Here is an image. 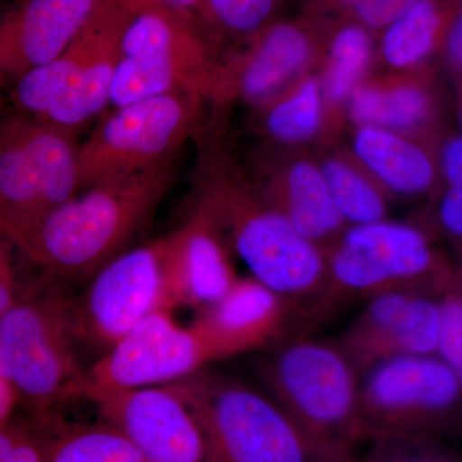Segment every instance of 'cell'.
Returning a JSON list of instances; mask_svg holds the SVG:
<instances>
[{"label": "cell", "instance_id": "obj_1", "mask_svg": "<svg viewBox=\"0 0 462 462\" xmlns=\"http://www.w3.org/2000/svg\"><path fill=\"white\" fill-rule=\"evenodd\" d=\"M173 179L175 161L80 191L23 233L16 247L50 275L90 279L129 249L156 214Z\"/></svg>", "mask_w": 462, "mask_h": 462}, {"label": "cell", "instance_id": "obj_2", "mask_svg": "<svg viewBox=\"0 0 462 462\" xmlns=\"http://www.w3.org/2000/svg\"><path fill=\"white\" fill-rule=\"evenodd\" d=\"M256 370L263 391L322 455L354 457L367 440L361 375L338 343L296 334L267 348Z\"/></svg>", "mask_w": 462, "mask_h": 462}, {"label": "cell", "instance_id": "obj_3", "mask_svg": "<svg viewBox=\"0 0 462 462\" xmlns=\"http://www.w3.org/2000/svg\"><path fill=\"white\" fill-rule=\"evenodd\" d=\"M67 297L44 284L25 285L0 319V375L36 420L88 397L89 375L75 352Z\"/></svg>", "mask_w": 462, "mask_h": 462}, {"label": "cell", "instance_id": "obj_4", "mask_svg": "<svg viewBox=\"0 0 462 462\" xmlns=\"http://www.w3.org/2000/svg\"><path fill=\"white\" fill-rule=\"evenodd\" d=\"M202 208L216 226L229 231L234 251L252 278L284 298L305 320L334 305L327 252L298 233L276 207L220 188Z\"/></svg>", "mask_w": 462, "mask_h": 462}, {"label": "cell", "instance_id": "obj_5", "mask_svg": "<svg viewBox=\"0 0 462 462\" xmlns=\"http://www.w3.org/2000/svg\"><path fill=\"white\" fill-rule=\"evenodd\" d=\"M171 385L205 430L207 462H305L327 456L263 389L205 369Z\"/></svg>", "mask_w": 462, "mask_h": 462}, {"label": "cell", "instance_id": "obj_6", "mask_svg": "<svg viewBox=\"0 0 462 462\" xmlns=\"http://www.w3.org/2000/svg\"><path fill=\"white\" fill-rule=\"evenodd\" d=\"M327 261L334 303L392 291L443 297L461 281L421 230L385 220L349 226Z\"/></svg>", "mask_w": 462, "mask_h": 462}, {"label": "cell", "instance_id": "obj_7", "mask_svg": "<svg viewBox=\"0 0 462 462\" xmlns=\"http://www.w3.org/2000/svg\"><path fill=\"white\" fill-rule=\"evenodd\" d=\"M199 93L175 91L112 108L79 145L80 191L175 161L194 127Z\"/></svg>", "mask_w": 462, "mask_h": 462}, {"label": "cell", "instance_id": "obj_8", "mask_svg": "<svg viewBox=\"0 0 462 462\" xmlns=\"http://www.w3.org/2000/svg\"><path fill=\"white\" fill-rule=\"evenodd\" d=\"M190 17L161 0H136L121 36L112 108L175 91L205 90V48Z\"/></svg>", "mask_w": 462, "mask_h": 462}, {"label": "cell", "instance_id": "obj_9", "mask_svg": "<svg viewBox=\"0 0 462 462\" xmlns=\"http://www.w3.org/2000/svg\"><path fill=\"white\" fill-rule=\"evenodd\" d=\"M74 133L16 114L0 123V207L9 238L80 193Z\"/></svg>", "mask_w": 462, "mask_h": 462}, {"label": "cell", "instance_id": "obj_10", "mask_svg": "<svg viewBox=\"0 0 462 462\" xmlns=\"http://www.w3.org/2000/svg\"><path fill=\"white\" fill-rule=\"evenodd\" d=\"M360 411L367 440L438 439L461 419L462 388L437 355L388 358L361 374Z\"/></svg>", "mask_w": 462, "mask_h": 462}, {"label": "cell", "instance_id": "obj_11", "mask_svg": "<svg viewBox=\"0 0 462 462\" xmlns=\"http://www.w3.org/2000/svg\"><path fill=\"white\" fill-rule=\"evenodd\" d=\"M76 297H67L75 340L109 351L147 316L166 306L163 236L112 258ZM172 312V311H171Z\"/></svg>", "mask_w": 462, "mask_h": 462}, {"label": "cell", "instance_id": "obj_12", "mask_svg": "<svg viewBox=\"0 0 462 462\" xmlns=\"http://www.w3.org/2000/svg\"><path fill=\"white\" fill-rule=\"evenodd\" d=\"M214 361L199 331L191 325L181 327L171 311L160 310L139 322L88 370L89 389L171 384Z\"/></svg>", "mask_w": 462, "mask_h": 462}, {"label": "cell", "instance_id": "obj_13", "mask_svg": "<svg viewBox=\"0 0 462 462\" xmlns=\"http://www.w3.org/2000/svg\"><path fill=\"white\" fill-rule=\"evenodd\" d=\"M100 420L121 431L147 462H207L208 442L196 413L171 384L89 389Z\"/></svg>", "mask_w": 462, "mask_h": 462}, {"label": "cell", "instance_id": "obj_14", "mask_svg": "<svg viewBox=\"0 0 462 462\" xmlns=\"http://www.w3.org/2000/svg\"><path fill=\"white\" fill-rule=\"evenodd\" d=\"M442 331V297L392 291L366 300L338 343L363 374L401 356L437 355Z\"/></svg>", "mask_w": 462, "mask_h": 462}, {"label": "cell", "instance_id": "obj_15", "mask_svg": "<svg viewBox=\"0 0 462 462\" xmlns=\"http://www.w3.org/2000/svg\"><path fill=\"white\" fill-rule=\"evenodd\" d=\"M305 320L284 298L254 278L238 279L218 302L200 310L191 327L215 361L267 349L296 336Z\"/></svg>", "mask_w": 462, "mask_h": 462}, {"label": "cell", "instance_id": "obj_16", "mask_svg": "<svg viewBox=\"0 0 462 462\" xmlns=\"http://www.w3.org/2000/svg\"><path fill=\"white\" fill-rule=\"evenodd\" d=\"M111 0H17L0 17V90L56 60Z\"/></svg>", "mask_w": 462, "mask_h": 462}, {"label": "cell", "instance_id": "obj_17", "mask_svg": "<svg viewBox=\"0 0 462 462\" xmlns=\"http://www.w3.org/2000/svg\"><path fill=\"white\" fill-rule=\"evenodd\" d=\"M166 306L205 310L218 302L236 278L217 227L205 209L163 236Z\"/></svg>", "mask_w": 462, "mask_h": 462}, {"label": "cell", "instance_id": "obj_18", "mask_svg": "<svg viewBox=\"0 0 462 462\" xmlns=\"http://www.w3.org/2000/svg\"><path fill=\"white\" fill-rule=\"evenodd\" d=\"M135 2L111 0L90 18L87 60L65 93L39 121L75 134L109 106L121 36Z\"/></svg>", "mask_w": 462, "mask_h": 462}, {"label": "cell", "instance_id": "obj_19", "mask_svg": "<svg viewBox=\"0 0 462 462\" xmlns=\"http://www.w3.org/2000/svg\"><path fill=\"white\" fill-rule=\"evenodd\" d=\"M310 53L309 39L297 27H270L231 74L230 90L252 102L267 98L306 65Z\"/></svg>", "mask_w": 462, "mask_h": 462}, {"label": "cell", "instance_id": "obj_20", "mask_svg": "<svg viewBox=\"0 0 462 462\" xmlns=\"http://www.w3.org/2000/svg\"><path fill=\"white\" fill-rule=\"evenodd\" d=\"M355 151L379 180L396 193L420 194L430 189L434 180L433 165L427 153L389 130L361 127L356 134Z\"/></svg>", "mask_w": 462, "mask_h": 462}, {"label": "cell", "instance_id": "obj_21", "mask_svg": "<svg viewBox=\"0 0 462 462\" xmlns=\"http://www.w3.org/2000/svg\"><path fill=\"white\" fill-rule=\"evenodd\" d=\"M276 208L298 233L324 249L342 236L345 220L331 199L322 170L309 162L291 167Z\"/></svg>", "mask_w": 462, "mask_h": 462}, {"label": "cell", "instance_id": "obj_22", "mask_svg": "<svg viewBox=\"0 0 462 462\" xmlns=\"http://www.w3.org/2000/svg\"><path fill=\"white\" fill-rule=\"evenodd\" d=\"M42 421L47 430L48 462H147L108 422L69 425L58 418Z\"/></svg>", "mask_w": 462, "mask_h": 462}, {"label": "cell", "instance_id": "obj_23", "mask_svg": "<svg viewBox=\"0 0 462 462\" xmlns=\"http://www.w3.org/2000/svg\"><path fill=\"white\" fill-rule=\"evenodd\" d=\"M430 99L420 88L406 85L391 90L364 88L352 96L351 115L363 126L412 129L430 114Z\"/></svg>", "mask_w": 462, "mask_h": 462}, {"label": "cell", "instance_id": "obj_24", "mask_svg": "<svg viewBox=\"0 0 462 462\" xmlns=\"http://www.w3.org/2000/svg\"><path fill=\"white\" fill-rule=\"evenodd\" d=\"M440 27V12L434 0H418L388 26L383 54L389 65L410 67L433 50Z\"/></svg>", "mask_w": 462, "mask_h": 462}, {"label": "cell", "instance_id": "obj_25", "mask_svg": "<svg viewBox=\"0 0 462 462\" xmlns=\"http://www.w3.org/2000/svg\"><path fill=\"white\" fill-rule=\"evenodd\" d=\"M331 199L346 224L364 225L384 220L387 206L380 191L360 173L340 161L322 167Z\"/></svg>", "mask_w": 462, "mask_h": 462}, {"label": "cell", "instance_id": "obj_26", "mask_svg": "<svg viewBox=\"0 0 462 462\" xmlns=\"http://www.w3.org/2000/svg\"><path fill=\"white\" fill-rule=\"evenodd\" d=\"M270 135L285 143L305 142L314 136L321 123L320 87L307 80L289 98L276 103L266 116Z\"/></svg>", "mask_w": 462, "mask_h": 462}, {"label": "cell", "instance_id": "obj_27", "mask_svg": "<svg viewBox=\"0 0 462 462\" xmlns=\"http://www.w3.org/2000/svg\"><path fill=\"white\" fill-rule=\"evenodd\" d=\"M372 44L361 27L340 30L331 45L329 69L327 74L328 97L340 102L354 90L356 83L369 63Z\"/></svg>", "mask_w": 462, "mask_h": 462}, {"label": "cell", "instance_id": "obj_28", "mask_svg": "<svg viewBox=\"0 0 462 462\" xmlns=\"http://www.w3.org/2000/svg\"><path fill=\"white\" fill-rule=\"evenodd\" d=\"M369 440L372 448L363 462H462L433 438L378 436Z\"/></svg>", "mask_w": 462, "mask_h": 462}, {"label": "cell", "instance_id": "obj_29", "mask_svg": "<svg viewBox=\"0 0 462 462\" xmlns=\"http://www.w3.org/2000/svg\"><path fill=\"white\" fill-rule=\"evenodd\" d=\"M0 462H48L44 422H0Z\"/></svg>", "mask_w": 462, "mask_h": 462}, {"label": "cell", "instance_id": "obj_30", "mask_svg": "<svg viewBox=\"0 0 462 462\" xmlns=\"http://www.w3.org/2000/svg\"><path fill=\"white\" fill-rule=\"evenodd\" d=\"M225 29L248 33L263 25L273 11V0H200Z\"/></svg>", "mask_w": 462, "mask_h": 462}, {"label": "cell", "instance_id": "obj_31", "mask_svg": "<svg viewBox=\"0 0 462 462\" xmlns=\"http://www.w3.org/2000/svg\"><path fill=\"white\" fill-rule=\"evenodd\" d=\"M437 356L462 388V300L456 289L442 297V331Z\"/></svg>", "mask_w": 462, "mask_h": 462}, {"label": "cell", "instance_id": "obj_32", "mask_svg": "<svg viewBox=\"0 0 462 462\" xmlns=\"http://www.w3.org/2000/svg\"><path fill=\"white\" fill-rule=\"evenodd\" d=\"M16 251L12 240L0 236V319L17 302L25 288L17 272Z\"/></svg>", "mask_w": 462, "mask_h": 462}, {"label": "cell", "instance_id": "obj_33", "mask_svg": "<svg viewBox=\"0 0 462 462\" xmlns=\"http://www.w3.org/2000/svg\"><path fill=\"white\" fill-rule=\"evenodd\" d=\"M418 0H356L354 8L361 21L373 29L392 25Z\"/></svg>", "mask_w": 462, "mask_h": 462}, {"label": "cell", "instance_id": "obj_34", "mask_svg": "<svg viewBox=\"0 0 462 462\" xmlns=\"http://www.w3.org/2000/svg\"><path fill=\"white\" fill-rule=\"evenodd\" d=\"M438 220L448 236L462 239V182L449 185L438 207Z\"/></svg>", "mask_w": 462, "mask_h": 462}, {"label": "cell", "instance_id": "obj_35", "mask_svg": "<svg viewBox=\"0 0 462 462\" xmlns=\"http://www.w3.org/2000/svg\"><path fill=\"white\" fill-rule=\"evenodd\" d=\"M443 172L449 185L462 182V135L446 145L442 156Z\"/></svg>", "mask_w": 462, "mask_h": 462}, {"label": "cell", "instance_id": "obj_36", "mask_svg": "<svg viewBox=\"0 0 462 462\" xmlns=\"http://www.w3.org/2000/svg\"><path fill=\"white\" fill-rule=\"evenodd\" d=\"M18 406L16 394L7 380L0 375V422L9 420Z\"/></svg>", "mask_w": 462, "mask_h": 462}, {"label": "cell", "instance_id": "obj_37", "mask_svg": "<svg viewBox=\"0 0 462 462\" xmlns=\"http://www.w3.org/2000/svg\"><path fill=\"white\" fill-rule=\"evenodd\" d=\"M447 51L456 65L462 67V14L456 18L454 25L449 30Z\"/></svg>", "mask_w": 462, "mask_h": 462}, {"label": "cell", "instance_id": "obj_38", "mask_svg": "<svg viewBox=\"0 0 462 462\" xmlns=\"http://www.w3.org/2000/svg\"><path fill=\"white\" fill-rule=\"evenodd\" d=\"M161 2L165 3L170 7L178 9V11L189 14L200 5V0H161Z\"/></svg>", "mask_w": 462, "mask_h": 462}, {"label": "cell", "instance_id": "obj_39", "mask_svg": "<svg viewBox=\"0 0 462 462\" xmlns=\"http://www.w3.org/2000/svg\"><path fill=\"white\" fill-rule=\"evenodd\" d=\"M305 462H357L355 457H345V456H315Z\"/></svg>", "mask_w": 462, "mask_h": 462}, {"label": "cell", "instance_id": "obj_40", "mask_svg": "<svg viewBox=\"0 0 462 462\" xmlns=\"http://www.w3.org/2000/svg\"><path fill=\"white\" fill-rule=\"evenodd\" d=\"M0 236H5V238H9V227L7 225V221H5V215H3L2 207H0Z\"/></svg>", "mask_w": 462, "mask_h": 462}, {"label": "cell", "instance_id": "obj_41", "mask_svg": "<svg viewBox=\"0 0 462 462\" xmlns=\"http://www.w3.org/2000/svg\"><path fill=\"white\" fill-rule=\"evenodd\" d=\"M342 5H348V7H354L356 0H339Z\"/></svg>", "mask_w": 462, "mask_h": 462}, {"label": "cell", "instance_id": "obj_42", "mask_svg": "<svg viewBox=\"0 0 462 462\" xmlns=\"http://www.w3.org/2000/svg\"><path fill=\"white\" fill-rule=\"evenodd\" d=\"M456 291H457V293L460 294V298L462 300V275H461L460 284H458V287L456 288Z\"/></svg>", "mask_w": 462, "mask_h": 462}]
</instances>
